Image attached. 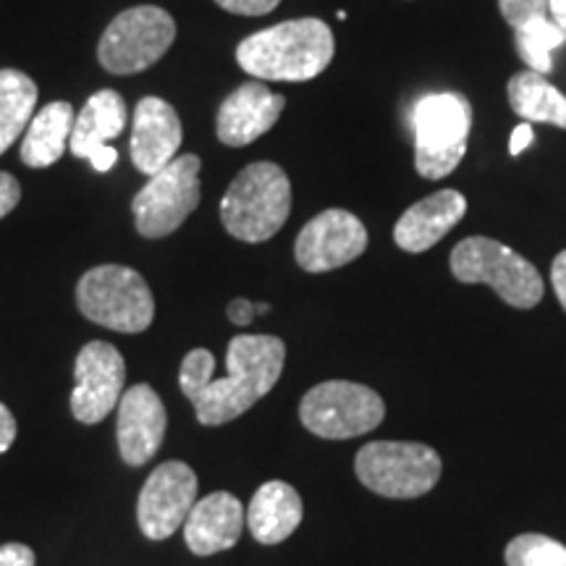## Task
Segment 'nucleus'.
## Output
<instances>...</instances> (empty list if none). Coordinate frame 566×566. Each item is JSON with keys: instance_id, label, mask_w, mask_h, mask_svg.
Wrapping results in <instances>:
<instances>
[{"instance_id": "nucleus-1", "label": "nucleus", "mask_w": 566, "mask_h": 566, "mask_svg": "<svg viewBox=\"0 0 566 566\" xmlns=\"http://www.w3.org/2000/svg\"><path fill=\"white\" fill-rule=\"evenodd\" d=\"M286 344L279 336H237L226 349V378H212L216 357L192 349L184 357L179 386L200 424L216 428L244 415L279 384Z\"/></svg>"}, {"instance_id": "nucleus-2", "label": "nucleus", "mask_w": 566, "mask_h": 566, "mask_svg": "<svg viewBox=\"0 0 566 566\" xmlns=\"http://www.w3.org/2000/svg\"><path fill=\"white\" fill-rule=\"evenodd\" d=\"M336 40L321 19H294L239 42L237 61L263 82H310L331 66Z\"/></svg>"}, {"instance_id": "nucleus-3", "label": "nucleus", "mask_w": 566, "mask_h": 566, "mask_svg": "<svg viewBox=\"0 0 566 566\" xmlns=\"http://www.w3.org/2000/svg\"><path fill=\"white\" fill-rule=\"evenodd\" d=\"M292 212V184L275 163H252L221 202L223 229L239 242H268L283 229Z\"/></svg>"}, {"instance_id": "nucleus-4", "label": "nucleus", "mask_w": 566, "mask_h": 566, "mask_svg": "<svg viewBox=\"0 0 566 566\" xmlns=\"http://www.w3.org/2000/svg\"><path fill=\"white\" fill-rule=\"evenodd\" d=\"M415 126V168L422 179L438 181L454 174L467 153L472 129V105L459 92H436L417 101Z\"/></svg>"}, {"instance_id": "nucleus-5", "label": "nucleus", "mask_w": 566, "mask_h": 566, "mask_svg": "<svg viewBox=\"0 0 566 566\" xmlns=\"http://www.w3.org/2000/svg\"><path fill=\"white\" fill-rule=\"evenodd\" d=\"M76 307L87 321L118 334H145L155 317L150 286L124 265H97L84 273L76 286Z\"/></svg>"}, {"instance_id": "nucleus-6", "label": "nucleus", "mask_w": 566, "mask_h": 566, "mask_svg": "<svg viewBox=\"0 0 566 566\" xmlns=\"http://www.w3.org/2000/svg\"><path fill=\"white\" fill-rule=\"evenodd\" d=\"M451 273L462 283H488L516 310H530L543 300V279L530 260L488 237H470L451 252Z\"/></svg>"}, {"instance_id": "nucleus-7", "label": "nucleus", "mask_w": 566, "mask_h": 566, "mask_svg": "<svg viewBox=\"0 0 566 566\" xmlns=\"http://www.w3.org/2000/svg\"><path fill=\"white\" fill-rule=\"evenodd\" d=\"M354 472L367 491L384 499H420L441 480L443 462L424 443L375 441L359 449Z\"/></svg>"}, {"instance_id": "nucleus-8", "label": "nucleus", "mask_w": 566, "mask_h": 566, "mask_svg": "<svg viewBox=\"0 0 566 566\" xmlns=\"http://www.w3.org/2000/svg\"><path fill=\"white\" fill-rule=\"evenodd\" d=\"M176 40V24L158 6H134L118 13L103 32L97 59L116 76L139 74L158 63Z\"/></svg>"}, {"instance_id": "nucleus-9", "label": "nucleus", "mask_w": 566, "mask_h": 566, "mask_svg": "<svg viewBox=\"0 0 566 566\" xmlns=\"http://www.w3.org/2000/svg\"><path fill=\"white\" fill-rule=\"evenodd\" d=\"M386 405L373 388L352 380H325L310 388L300 405V420L310 433L325 441L357 438L378 428Z\"/></svg>"}, {"instance_id": "nucleus-10", "label": "nucleus", "mask_w": 566, "mask_h": 566, "mask_svg": "<svg viewBox=\"0 0 566 566\" xmlns=\"http://www.w3.org/2000/svg\"><path fill=\"white\" fill-rule=\"evenodd\" d=\"M200 168L197 155H179L150 176L132 202L134 223L145 239L171 237L200 205Z\"/></svg>"}, {"instance_id": "nucleus-11", "label": "nucleus", "mask_w": 566, "mask_h": 566, "mask_svg": "<svg viewBox=\"0 0 566 566\" xmlns=\"http://www.w3.org/2000/svg\"><path fill=\"white\" fill-rule=\"evenodd\" d=\"M197 504V475L187 462L171 459L153 470L142 485L137 520L139 530L150 541H166L187 522Z\"/></svg>"}, {"instance_id": "nucleus-12", "label": "nucleus", "mask_w": 566, "mask_h": 566, "mask_svg": "<svg viewBox=\"0 0 566 566\" xmlns=\"http://www.w3.org/2000/svg\"><path fill=\"white\" fill-rule=\"evenodd\" d=\"M126 363L122 352L108 342L82 346L74 365L71 412L84 424H97L118 407L124 396Z\"/></svg>"}, {"instance_id": "nucleus-13", "label": "nucleus", "mask_w": 566, "mask_h": 566, "mask_svg": "<svg viewBox=\"0 0 566 566\" xmlns=\"http://www.w3.org/2000/svg\"><path fill=\"white\" fill-rule=\"evenodd\" d=\"M367 250V229L349 210L331 208L315 216L300 231L294 258L302 271L328 273L349 265Z\"/></svg>"}, {"instance_id": "nucleus-14", "label": "nucleus", "mask_w": 566, "mask_h": 566, "mask_svg": "<svg viewBox=\"0 0 566 566\" xmlns=\"http://www.w3.org/2000/svg\"><path fill=\"white\" fill-rule=\"evenodd\" d=\"M168 417L160 396L153 386L137 384L124 391L118 401V451L122 459L132 467H142L158 454L163 441H166Z\"/></svg>"}, {"instance_id": "nucleus-15", "label": "nucleus", "mask_w": 566, "mask_h": 566, "mask_svg": "<svg viewBox=\"0 0 566 566\" xmlns=\"http://www.w3.org/2000/svg\"><path fill=\"white\" fill-rule=\"evenodd\" d=\"M286 97L271 92L263 82H247L221 103L216 118L218 139L229 147L252 145L271 132L281 118Z\"/></svg>"}, {"instance_id": "nucleus-16", "label": "nucleus", "mask_w": 566, "mask_h": 566, "mask_svg": "<svg viewBox=\"0 0 566 566\" xmlns=\"http://www.w3.org/2000/svg\"><path fill=\"white\" fill-rule=\"evenodd\" d=\"M184 139L179 113L160 97H142L132 122V163L139 174L153 176L176 158Z\"/></svg>"}, {"instance_id": "nucleus-17", "label": "nucleus", "mask_w": 566, "mask_h": 566, "mask_svg": "<svg viewBox=\"0 0 566 566\" xmlns=\"http://www.w3.org/2000/svg\"><path fill=\"white\" fill-rule=\"evenodd\" d=\"M247 512L237 495L218 491L197 501L184 522V541L195 556H212L239 543Z\"/></svg>"}, {"instance_id": "nucleus-18", "label": "nucleus", "mask_w": 566, "mask_h": 566, "mask_svg": "<svg viewBox=\"0 0 566 566\" xmlns=\"http://www.w3.org/2000/svg\"><path fill=\"white\" fill-rule=\"evenodd\" d=\"M467 212V200L457 189H441V192L415 202L394 229V242L399 250L420 254L436 247Z\"/></svg>"}, {"instance_id": "nucleus-19", "label": "nucleus", "mask_w": 566, "mask_h": 566, "mask_svg": "<svg viewBox=\"0 0 566 566\" xmlns=\"http://www.w3.org/2000/svg\"><path fill=\"white\" fill-rule=\"evenodd\" d=\"M302 514L300 493L283 480H268L252 495L250 509H247V527L258 543L275 546L294 535V530L302 525Z\"/></svg>"}, {"instance_id": "nucleus-20", "label": "nucleus", "mask_w": 566, "mask_h": 566, "mask_svg": "<svg viewBox=\"0 0 566 566\" xmlns=\"http://www.w3.org/2000/svg\"><path fill=\"white\" fill-rule=\"evenodd\" d=\"M126 126V103L116 90H101L84 103L80 116H76L74 129H71L69 150L76 158L90 160L92 155L108 147Z\"/></svg>"}, {"instance_id": "nucleus-21", "label": "nucleus", "mask_w": 566, "mask_h": 566, "mask_svg": "<svg viewBox=\"0 0 566 566\" xmlns=\"http://www.w3.org/2000/svg\"><path fill=\"white\" fill-rule=\"evenodd\" d=\"M76 113L71 103L55 101L48 103L40 113H34L30 126H27V137L21 142V160L30 168H48L61 160L66 153L71 129H74Z\"/></svg>"}, {"instance_id": "nucleus-22", "label": "nucleus", "mask_w": 566, "mask_h": 566, "mask_svg": "<svg viewBox=\"0 0 566 566\" xmlns=\"http://www.w3.org/2000/svg\"><path fill=\"white\" fill-rule=\"evenodd\" d=\"M509 103L522 122L566 129V95L543 74H535L530 69L514 74L509 82Z\"/></svg>"}, {"instance_id": "nucleus-23", "label": "nucleus", "mask_w": 566, "mask_h": 566, "mask_svg": "<svg viewBox=\"0 0 566 566\" xmlns=\"http://www.w3.org/2000/svg\"><path fill=\"white\" fill-rule=\"evenodd\" d=\"M38 105V84L24 71L0 69V155L27 129Z\"/></svg>"}, {"instance_id": "nucleus-24", "label": "nucleus", "mask_w": 566, "mask_h": 566, "mask_svg": "<svg viewBox=\"0 0 566 566\" xmlns=\"http://www.w3.org/2000/svg\"><path fill=\"white\" fill-rule=\"evenodd\" d=\"M564 42L566 32L554 19L546 17L530 19L514 30V45L520 59L527 63L530 71L543 76H548L551 71H554V59H551V55H554L556 48H562Z\"/></svg>"}, {"instance_id": "nucleus-25", "label": "nucleus", "mask_w": 566, "mask_h": 566, "mask_svg": "<svg viewBox=\"0 0 566 566\" xmlns=\"http://www.w3.org/2000/svg\"><path fill=\"white\" fill-rule=\"evenodd\" d=\"M506 566H566V546L548 535H516L506 546Z\"/></svg>"}, {"instance_id": "nucleus-26", "label": "nucleus", "mask_w": 566, "mask_h": 566, "mask_svg": "<svg viewBox=\"0 0 566 566\" xmlns=\"http://www.w3.org/2000/svg\"><path fill=\"white\" fill-rule=\"evenodd\" d=\"M499 9L506 24H512L516 30V27H522L530 19L546 17L548 0H499Z\"/></svg>"}, {"instance_id": "nucleus-27", "label": "nucleus", "mask_w": 566, "mask_h": 566, "mask_svg": "<svg viewBox=\"0 0 566 566\" xmlns=\"http://www.w3.org/2000/svg\"><path fill=\"white\" fill-rule=\"evenodd\" d=\"M223 11L237 13V17H265L279 9L281 0H216Z\"/></svg>"}, {"instance_id": "nucleus-28", "label": "nucleus", "mask_w": 566, "mask_h": 566, "mask_svg": "<svg viewBox=\"0 0 566 566\" xmlns=\"http://www.w3.org/2000/svg\"><path fill=\"white\" fill-rule=\"evenodd\" d=\"M38 556L24 543H6L0 546V566H34Z\"/></svg>"}, {"instance_id": "nucleus-29", "label": "nucleus", "mask_w": 566, "mask_h": 566, "mask_svg": "<svg viewBox=\"0 0 566 566\" xmlns=\"http://www.w3.org/2000/svg\"><path fill=\"white\" fill-rule=\"evenodd\" d=\"M21 200V187L11 174L0 171V218H6Z\"/></svg>"}, {"instance_id": "nucleus-30", "label": "nucleus", "mask_w": 566, "mask_h": 566, "mask_svg": "<svg viewBox=\"0 0 566 566\" xmlns=\"http://www.w3.org/2000/svg\"><path fill=\"white\" fill-rule=\"evenodd\" d=\"M13 441H17V420H13L11 409L0 401V454H6Z\"/></svg>"}, {"instance_id": "nucleus-31", "label": "nucleus", "mask_w": 566, "mask_h": 566, "mask_svg": "<svg viewBox=\"0 0 566 566\" xmlns=\"http://www.w3.org/2000/svg\"><path fill=\"white\" fill-rule=\"evenodd\" d=\"M551 283H554V292L566 310V250L558 252V258L551 265Z\"/></svg>"}, {"instance_id": "nucleus-32", "label": "nucleus", "mask_w": 566, "mask_h": 566, "mask_svg": "<svg viewBox=\"0 0 566 566\" xmlns=\"http://www.w3.org/2000/svg\"><path fill=\"white\" fill-rule=\"evenodd\" d=\"M254 315L258 313H254V302H250V300H242V296H239V300H233L229 304V321L233 325H239V328L250 325L254 321Z\"/></svg>"}, {"instance_id": "nucleus-33", "label": "nucleus", "mask_w": 566, "mask_h": 566, "mask_svg": "<svg viewBox=\"0 0 566 566\" xmlns=\"http://www.w3.org/2000/svg\"><path fill=\"white\" fill-rule=\"evenodd\" d=\"M533 124H520L516 126V129L512 132V139H509V153L512 155H520V153H525L530 145H533Z\"/></svg>"}, {"instance_id": "nucleus-34", "label": "nucleus", "mask_w": 566, "mask_h": 566, "mask_svg": "<svg viewBox=\"0 0 566 566\" xmlns=\"http://www.w3.org/2000/svg\"><path fill=\"white\" fill-rule=\"evenodd\" d=\"M116 160H118V150L116 147H103L101 153H95L90 158V163H92V168H95V171H101V174H105V171H111L113 166H116Z\"/></svg>"}, {"instance_id": "nucleus-35", "label": "nucleus", "mask_w": 566, "mask_h": 566, "mask_svg": "<svg viewBox=\"0 0 566 566\" xmlns=\"http://www.w3.org/2000/svg\"><path fill=\"white\" fill-rule=\"evenodd\" d=\"M548 13L558 27L566 32V0H548Z\"/></svg>"}, {"instance_id": "nucleus-36", "label": "nucleus", "mask_w": 566, "mask_h": 566, "mask_svg": "<svg viewBox=\"0 0 566 566\" xmlns=\"http://www.w3.org/2000/svg\"><path fill=\"white\" fill-rule=\"evenodd\" d=\"M254 313H258V315H265V313H271V304H268V302H260V304H254Z\"/></svg>"}]
</instances>
